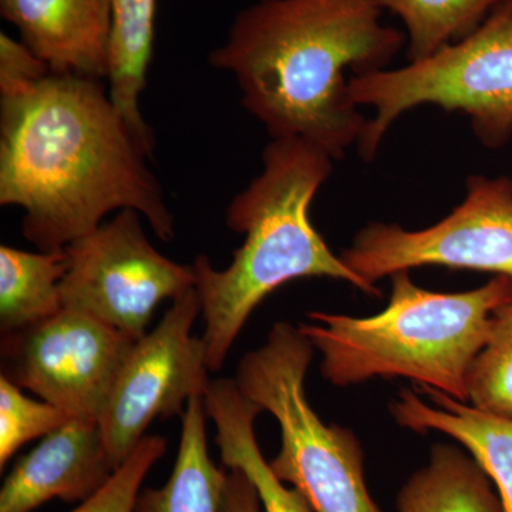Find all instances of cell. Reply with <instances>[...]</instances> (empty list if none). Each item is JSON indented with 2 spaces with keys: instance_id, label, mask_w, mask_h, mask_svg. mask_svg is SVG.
<instances>
[{
  "instance_id": "cell-14",
  "label": "cell",
  "mask_w": 512,
  "mask_h": 512,
  "mask_svg": "<svg viewBox=\"0 0 512 512\" xmlns=\"http://www.w3.org/2000/svg\"><path fill=\"white\" fill-rule=\"evenodd\" d=\"M204 403L217 429L222 464L227 470H241L252 481L264 512H315L299 491L272 473L255 434L262 409L242 394L235 379L211 380Z\"/></svg>"
},
{
  "instance_id": "cell-10",
  "label": "cell",
  "mask_w": 512,
  "mask_h": 512,
  "mask_svg": "<svg viewBox=\"0 0 512 512\" xmlns=\"http://www.w3.org/2000/svg\"><path fill=\"white\" fill-rule=\"evenodd\" d=\"M200 315V295L192 288L134 343L100 419L114 467L130 457L154 420L183 416L184 404L205 397L211 383L207 349L202 338L192 336Z\"/></svg>"
},
{
  "instance_id": "cell-6",
  "label": "cell",
  "mask_w": 512,
  "mask_h": 512,
  "mask_svg": "<svg viewBox=\"0 0 512 512\" xmlns=\"http://www.w3.org/2000/svg\"><path fill=\"white\" fill-rule=\"evenodd\" d=\"M357 106L375 109L357 150L372 161L387 131L416 107L461 111L487 148L504 147L512 137V0H505L471 35L433 56L399 69L350 77Z\"/></svg>"
},
{
  "instance_id": "cell-11",
  "label": "cell",
  "mask_w": 512,
  "mask_h": 512,
  "mask_svg": "<svg viewBox=\"0 0 512 512\" xmlns=\"http://www.w3.org/2000/svg\"><path fill=\"white\" fill-rule=\"evenodd\" d=\"M116 470L100 421L67 420L16 461L0 490V512H32L52 498L84 503Z\"/></svg>"
},
{
  "instance_id": "cell-2",
  "label": "cell",
  "mask_w": 512,
  "mask_h": 512,
  "mask_svg": "<svg viewBox=\"0 0 512 512\" xmlns=\"http://www.w3.org/2000/svg\"><path fill=\"white\" fill-rule=\"evenodd\" d=\"M382 12L377 0H258L210 63L234 74L242 106L269 136L305 138L340 160L367 124L345 73L389 69L406 42Z\"/></svg>"
},
{
  "instance_id": "cell-22",
  "label": "cell",
  "mask_w": 512,
  "mask_h": 512,
  "mask_svg": "<svg viewBox=\"0 0 512 512\" xmlns=\"http://www.w3.org/2000/svg\"><path fill=\"white\" fill-rule=\"evenodd\" d=\"M167 451V440L146 436L93 497L72 512H134L144 478Z\"/></svg>"
},
{
  "instance_id": "cell-19",
  "label": "cell",
  "mask_w": 512,
  "mask_h": 512,
  "mask_svg": "<svg viewBox=\"0 0 512 512\" xmlns=\"http://www.w3.org/2000/svg\"><path fill=\"white\" fill-rule=\"evenodd\" d=\"M505 0H377L406 26L407 56L420 62L474 32Z\"/></svg>"
},
{
  "instance_id": "cell-5",
  "label": "cell",
  "mask_w": 512,
  "mask_h": 512,
  "mask_svg": "<svg viewBox=\"0 0 512 512\" xmlns=\"http://www.w3.org/2000/svg\"><path fill=\"white\" fill-rule=\"evenodd\" d=\"M315 349L296 326L276 322L261 348L242 357L239 390L278 421L281 450L272 473L291 485L315 512H382L365 480V454L356 434L326 424L306 396Z\"/></svg>"
},
{
  "instance_id": "cell-1",
  "label": "cell",
  "mask_w": 512,
  "mask_h": 512,
  "mask_svg": "<svg viewBox=\"0 0 512 512\" xmlns=\"http://www.w3.org/2000/svg\"><path fill=\"white\" fill-rule=\"evenodd\" d=\"M147 158L103 80L50 73L0 100V204L25 211L23 235L39 251L64 249L123 210L171 241L174 215Z\"/></svg>"
},
{
  "instance_id": "cell-17",
  "label": "cell",
  "mask_w": 512,
  "mask_h": 512,
  "mask_svg": "<svg viewBox=\"0 0 512 512\" xmlns=\"http://www.w3.org/2000/svg\"><path fill=\"white\" fill-rule=\"evenodd\" d=\"M399 512H504L493 481L453 444H436L429 463L397 495Z\"/></svg>"
},
{
  "instance_id": "cell-18",
  "label": "cell",
  "mask_w": 512,
  "mask_h": 512,
  "mask_svg": "<svg viewBox=\"0 0 512 512\" xmlns=\"http://www.w3.org/2000/svg\"><path fill=\"white\" fill-rule=\"evenodd\" d=\"M69 268L66 248L28 252L0 247V329L32 328L63 309L60 282Z\"/></svg>"
},
{
  "instance_id": "cell-13",
  "label": "cell",
  "mask_w": 512,
  "mask_h": 512,
  "mask_svg": "<svg viewBox=\"0 0 512 512\" xmlns=\"http://www.w3.org/2000/svg\"><path fill=\"white\" fill-rule=\"evenodd\" d=\"M390 414L404 429L446 434L466 448L497 487L504 512H512V419L429 386L404 389L390 403Z\"/></svg>"
},
{
  "instance_id": "cell-8",
  "label": "cell",
  "mask_w": 512,
  "mask_h": 512,
  "mask_svg": "<svg viewBox=\"0 0 512 512\" xmlns=\"http://www.w3.org/2000/svg\"><path fill=\"white\" fill-rule=\"evenodd\" d=\"M141 215L120 211L67 245L69 268L60 282L63 308L87 313L138 340L165 299L195 288L194 266L161 255L148 241Z\"/></svg>"
},
{
  "instance_id": "cell-21",
  "label": "cell",
  "mask_w": 512,
  "mask_h": 512,
  "mask_svg": "<svg viewBox=\"0 0 512 512\" xmlns=\"http://www.w3.org/2000/svg\"><path fill=\"white\" fill-rule=\"evenodd\" d=\"M72 417L45 400L30 399L22 389L0 377V468L20 447L59 429Z\"/></svg>"
},
{
  "instance_id": "cell-12",
  "label": "cell",
  "mask_w": 512,
  "mask_h": 512,
  "mask_svg": "<svg viewBox=\"0 0 512 512\" xmlns=\"http://www.w3.org/2000/svg\"><path fill=\"white\" fill-rule=\"evenodd\" d=\"M0 13L50 72L96 80L109 76L110 0H0Z\"/></svg>"
},
{
  "instance_id": "cell-4",
  "label": "cell",
  "mask_w": 512,
  "mask_h": 512,
  "mask_svg": "<svg viewBox=\"0 0 512 512\" xmlns=\"http://www.w3.org/2000/svg\"><path fill=\"white\" fill-rule=\"evenodd\" d=\"M390 281L389 303L377 315L315 311L298 326L322 357V376L338 387L402 377L468 403V372L487 343L494 312L512 301V278L494 276L466 292L427 291L410 271Z\"/></svg>"
},
{
  "instance_id": "cell-16",
  "label": "cell",
  "mask_w": 512,
  "mask_h": 512,
  "mask_svg": "<svg viewBox=\"0 0 512 512\" xmlns=\"http://www.w3.org/2000/svg\"><path fill=\"white\" fill-rule=\"evenodd\" d=\"M204 397H194L183 414L180 448L170 480L161 488H144L134 512H221L227 468L208 453Z\"/></svg>"
},
{
  "instance_id": "cell-9",
  "label": "cell",
  "mask_w": 512,
  "mask_h": 512,
  "mask_svg": "<svg viewBox=\"0 0 512 512\" xmlns=\"http://www.w3.org/2000/svg\"><path fill=\"white\" fill-rule=\"evenodd\" d=\"M137 340L63 308L52 318L3 335L2 376L72 419L99 420Z\"/></svg>"
},
{
  "instance_id": "cell-24",
  "label": "cell",
  "mask_w": 512,
  "mask_h": 512,
  "mask_svg": "<svg viewBox=\"0 0 512 512\" xmlns=\"http://www.w3.org/2000/svg\"><path fill=\"white\" fill-rule=\"evenodd\" d=\"M255 485L241 470H228L222 491L221 512H262Z\"/></svg>"
},
{
  "instance_id": "cell-23",
  "label": "cell",
  "mask_w": 512,
  "mask_h": 512,
  "mask_svg": "<svg viewBox=\"0 0 512 512\" xmlns=\"http://www.w3.org/2000/svg\"><path fill=\"white\" fill-rule=\"evenodd\" d=\"M50 72L49 66L29 49L6 33L0 35V94L15 97L33 89Z\"/></svg>"
},
{
  "instance_id": "cell-20",
  "label": "cell",
  "mask_w": 512,
  "mask_h": 512,
  "mask_svg": "<svg viewBox=\"0 0 512 512\" xmlns=\"http://www.w3.org/2000/svg\"><path fill=\"white\" fill-rule=\"evenodd\" d=\"M468 402L512 419V301L491 319L487 343L468 372Z\"/></svg>"
},
{
  "instance_id": "cell-15",
  "label": "cell",
  "mask_w": 512,
  "mask_h": 512,
  "mask_svg": "<svg viewBox=\"0 0 512 512\" xmlns=\"http://www.w3.org/2000/svg\"><path fill=\"white\" fill-rule=\"evenodd\" d=\"M113 9L109 94L148 157L156 148L154 131L144 120L141 94L153 60L157 0H110Z\"/></svg>"
},
{
  "instance_id": "cell-7",
  "label": "cell",
  "mask_w": 512,
  "mask_h": 512,
  "mask_svg": "<svg viewBox=\"0 0 512 512\" xmlns=\"http://www.w3.org/2000/svg\"><path fill=\"white\" fill-rule=\"evenodd\" d=\"M340 258L370 285L420 266L487 272L512 278V180L473 175L466 198L424 229L372 222Z\"/></svg>"
},
{
  "instance_id": "cell-3",
  "label": "cell",
  "mask_w": 512,
  "mask_h": 512,
  "mask_svg": "<svg viewBox=\"0 0 512 512\" xmlns=\"http://www.w3.org/2000/svg\"><path fill=\"white\" fill-rule=\"evenodd\" d=\"M262 163V173L235 195L227 210L228 228L245 237L231 264L217 269L202 255L192 264L211 372L224 366L266 296L295 279H336L370 298L382 295L333 254L309 218L313 198L332 174L328 151L305 138H272Z\"/></svg>"
}]
</instances>
